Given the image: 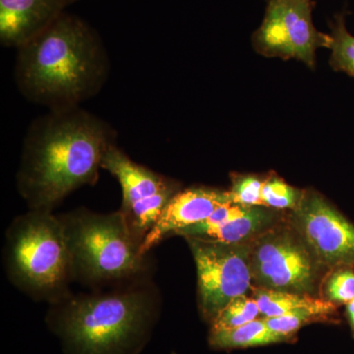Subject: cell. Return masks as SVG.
<instances>
[{"label":"cell","instance_id":"6da1fadb","mask_svg":"<svg viewBox=\"0 0 354 354\" xmlns=\"http://www.w3.org/2000/svg\"><path fill=\"white\" fill-rule=\"evenodd\" d=\"M116 140L109 123L81 106L53 109L32 121L16 174L28 208L53 212L74 191L97 183Z\"/></svg>","mask_w":354,"mask_h":354},{"label":"cell","instance_id":"7a4b0ae2","mask_svg":"<svg viewBox=\"0 0 354 354\" xmlns=\"http://www.w3.org/2000/svg\"><path fill=\"white\" fill-rule=\"evenodd\" d=\"M111 62L97 32L64 13L17 48L14 80L27 101L48 111L81 106L101 92Z\"/></svg>","mask_w":354,"mask_h":354},{"label":"cell","instance_id":"3957f363","mask_svg":"<svg viewBox=\"0 0 354 354\" xmlns=\"http://www.w3.org/2000/svg\"><path fill=\"white\" fill-rule=\"evenodd\" d=\"M152 278L91 295L70 293L50 304L46 324L66 354H139L160 313Z\"/></svg>","mask_w":354,"mask_h":354},{"label":"cell","instance_id":"277c9868","mask_svg":"<svg viewBox=\"0 0 354 354\" xmlns=\"http://www.w3.org/2000/svg\"><path fill=\"white\" fill-rule=\"evenodd\" d=\"M71 256L74 281L95 288H118L153 276V260L130 232L122 213L85 208L59 216Z\"/></svg>","mask_w":354,"mask_h":354},{"label":"cell","instance_id":"5b68a950","mask_svg":"<svg viewBox=\"0 0 354 354\" xmlns=\"http://www.w3.org/2000/svg\"><path fill=\"white\" fill-rule=\"evenodd\" d=\"M7 278L37 301L55 304L74 281L71 256L59 216L29 209L7 228L3 246Z\"/></svg>","mask_w":354,"mask_h":354},{"label":"cell","instance_id":"8992f818","mask_svg":"<svg viewBox=\"0 0 354 354\" xmlns=\"http://www.w3.org/2000/svg\"><path fill=\"white\" fill-rule=\"evenodd\" d=\"M185 239L196 265L200 310L212 324L230 301L250 290V243Z\"/></svg>","mask_w":354,"mask_h":354},{"label":"cell","instance_id":"52a82bcc","mask_svg":"<svg viewBox=\"0 0 354 354\" xmlns=\"http://www.w3.org/2000/svg\"><path fill=\"white\" fill-rule=\"evenodd\" d=\"M102 169L120 183V211L135 239L143 244L169 201L180 191L178 183L131 160L118 145L102 160ZM142 247V246H141Z\"/></svg>","mask_w":354,"mask_h":354},{"label":"cell","instance_id":"ba28073f","mask_svg":"<svg viewBox=\"0 0 354 354\" xmlns=\"http://www.w3.org/2000/svg\"><path fill=\"white\" fill-rule=\"evenodd\" d=\"M317 264L299 234L288 228H270L250 243L251 274L257 288L310 295Z\"/></svg>","mask_w":354,"mask_h":354},{"label":"cell","instance_id":"9c48e42d","mask_svg":"<svg viewBox=\"0 0 354 354\" xmlns=\"http://www.w3.org/2000/svg\"><path fill=\"white\" fill-rule=\"evenodd\" d=\"M312 0H268L264 20L253 35L256 51L267 57L297 59L315 67L316 50L330 48L332 37L318 31Z\"/></svg>","mask_w":354,"mask_h":354},{"label":"cell","instance_id":"30bf717a","mask_svg":"<svg viewBox=\"0 0 354 354\" xmlns=\"http://www.w3.org/2000/svg\"><path fill=\"white\" fill-rule=\"evenodd\" d=\"M292 223L318 264L354 266V225L325 198L305 193L293 209Z\"/></svg>","mask_w":354,"mask_h":354},{"label":"cell","instance_id":"8fae6325","mask_svg":"<svg viewBox=\"0 0 354 354\" xmlns=\"http://www.w3.org/2000/svg\"><path fill=\"white\" fill-rule=\"evenodd\" d=\"M227 203H232L228 190L199 186L179 191L144 239L142 254L149 255L167 236L174 235L184 227L202 223Z\"/></svg>","mask_w":354,"mask_h":354},{"label":"cell","instance_id":"7c38bea8","mask_svg":"<svg viewBox=\"0 0 354 354\" xmlns=\"http://www.w3.org/2000/svg\"><path fill=\"white\" fill-rule=\"evenodd\" d=\"M66 0H0V43L17 50L53 24Z\"/></svg>","mask_w":354,"mask_h":354},{"label":"cell","instance_id":"4fadbf2b","mask_svg":"<svg viewBox=\"0 0 354 354\" xmlns=\"http://www.w3.org/2000/svg\"><path fill=\"white\" fill-rule=\"evenodd\" d=\"M274 216L270 208L256 206L247 215L221 227L202 230L194 239L227 244H247L272 227ZM185 239V237H184Z\"/></svg>","mask_w":354,"mask_h":354},{"label":"cell","instance_id":"5bb4252c","mask_svg":"<svg viewBox=\"0 0 354 354\" xmlns=\"http://www.w3.org/2000/svg\"><path fill=\"white\" fill-rule=\"evenodd\" d=\"M254 299L259 307L263 318H272L300 310H316L328 316H333L337 307L327 299H319L310 295L267 290L257 288L254 291Z\"/></svg>","mask_w":354,"mask_h":354},{"label":"cell","instance_id":"9a60e30c","mask_svg":"<svg viewBox=\"0 0 354 354\" xmlns=\"http://www.w3.org/2000/svg\"><path fill=\"white\" fill-rule=\"evenodd\" d=\"M291 339L268 327L264 319H256L241 327L230 330H211L209 344L216 349L253 348L290 342Z\"/></svg>","mask_w":354,"mask_h":354},{"label":"cell","instance_id":"2e32d148","mask_svg":"<svg viewBox=\"0 0 354 354\" xmlns=\"http://www.w3.org/2000/svg\"><path fill=\"white\" fill-rule=\"evenodd\" d=\"M332 30V55L330 64L335 71H342L354 78V37L346 27L344 14H337L330 23Z\"/></svg>","mask_w":354,"mask_h":354},{"label":"cell","instance_id":"e0dca14e","mask_svg":"<svg viewBox=\"0 0 354 354\" xmlns=\"http://www.w3.org/2000/svg\"><path fill=\"white\" fill-rule=\"evenodd\" d=\"M259 307L254 298L246 295L234 298L225 307L211 324V330H230L241 327L258 319Z\"/></svg>","mask_w":354,"mask_h":354},{"label":"cell","instance_id":"ac0fdd59","mask_svg":"<svg viewBox=\"0 0 354 354\" xmlns=\"http://www.w3.org/2000/svg\"><path fill=\"white\" fill-rule=\"evenodd\" d=\"M304 193L288 185L283 179L271 176L264 179L262 187L263 207L272 209H295Z\"/></svg>","mask_w":354,"mask_h":354},{"label":"cell","instance_id":"d6986e66","mask_svg":"<svg viewBox=\"0 0 354 354\" xmlns=\"http://www.w3.org/2000/svg\"><path fill=\"white\" fill-rule=\"evenodd\" d=\"M329 318L330 316L316 310H300L290 312L285 315L263 319L268 327L274 332L293 339L295 333L307 324L316 321H327Z\"/></svg>","mask_w":354,"mask_h":354},{"label":"cell","instance_id":"ffe728a7","mask_svg":"<svg viewBox=\"0 0 354 354\" xmlns=\"http://www.w3.org/2000/svg\"><path fill=\"white\" fill-rule=\"evenodd\" d=\"M326 299L334 304H348L354 299V266L335 268L325 283Z\"/></svg>","mask_w":354,"mask_h":354},{"label":"cell","instance_id":"44dd1931","mask_svg":"<svg viewBox=\"0 0 354 354\" xmlns=\"http://www.w3.org/2000/svg\"><path fill=\"white\" fill-rule=\"evenodd\" d=\"M264 179L255 176H234L230 192V200L244 206H262V187Z\"/></svg>","mask_w":354,"mask_h":354},{"label":"cell","instance_id":"7402d4cb","mask_svg":"<svg viewBox=\"0 0 354 354\" xmlns=\"http://www.w3.org/2000/svg\"><path fill=\"white\" fill-rule=\"evenodd\" d=\"M346 306V317H348V320L349 323V326H351V333H353V335L354 337V299L351 300V302H348Z\"/></svg>","mask_w":354,"mask_h":354},{"label":"cell","instance_id":"603a6c76","mask_svg":"<svg viewBox=\"0 0 354 354\" xmlns=\"http://www.w3.org/2000/svg\"><path fill=\"white\" fill-rule=\"evenodd\" d=\"M67 3L71 4L73 3V2L78 1V0H66Z\"/></svg>","mask_w":354,"mask_h":354}]
</instances>
